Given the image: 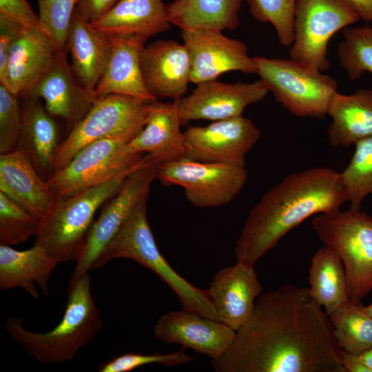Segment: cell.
I'll list each match as a JSON object with an SVG mask.
<instances>
[{"instance_id": "1", "label": "cell", "mask_w": 372, "mask_h": 372, "mask_svg": "<svg viewBox=\"0 0 372 372\" xmlns=\"http://www.w3.org/2000/svg\"><path fill=\"white\" fill-rule=\"evenodd\" d=\"M329 316L309 288L285 285L262 293L218 372H345Z\"/></svg>"}, {"instance_id": "2", "label": "cell", "mask_w": 372, "mask_h": 372, "mask_svg": "<svg viewBox=\"0 0 372 372\" xmlns=\"http://www.w3.org/2000/svg\"><path fill=\"white\" fill-rule=\"evenodd\" d=\"M348 201L340 174L324 167L289 174L251 208L235 246L236 262L254 267L289 231L309 217Z\"/></svg>"}, {"instance_id": "3", "label": "cell", "mask_w": 372, "mask_h": 372, "mask_svg": "<svg viewBox=\"0 0 372 372\" xmlns=\"http://www.w3.org/2000/svg\"><path fill=\"white\" fill-rule=\"evenodd\" d=\"M102 328L99 311L91 292L88 273L68 286L63 317L47 333L24 328L20 318L7 319L5 329L25 351L38 362L48 364L72 360L81 348L91 342Z\"/></svg>"}, {"instance_id": "4", "label": "cell", "mask_w": 372, "mask_h": 372, "mask_svg": "<svg viewBox=\"0 0 372 372\" xmlns=\"http://www.w3.org/2000/svg\"><path fill=\"white\" fill-rule=\"evenodd\" d=\"M147 201V198L135 207L91 270L101 268L116 258L134 260L154 272L170 287L182 309L218 320L208 290L190 284L176 273L160 252L148 223Z\"/></svg>"}, {"instance_id": "5", "label": "cell", "mask_w": 372, "mask_h": 372, "mask_svg": "<svg viewBox=\"0 0 372 372\" xmlns=\"http://www.w3.org/2000/svg\"><path fill=\"white\" fill-rule=\"evenodd\" d=\"M134 170L56 201L48 214L40 220L35 244L43 247L60 262H77L97 209L119 192Z\"/></svg>"}, {"instance_id": "6", "label": "cell", "mask_w": 372, "mask_h": 372, "mask_svg": "<svg viewBox=\"0 0 372 372\" xmlns=\"http://www.w3.org/2000/svg\"><path fill=\"white\" fill-rule=\"evenodd\" d=\"M312 227L323 245L341 259L350 300L360 302L372 290V216L340 209L318 214Z\"/></svg>"}, {"instance_id": "7", "label": "cell", "mask_w": 372, "mask_h": 372, "mask_svg": "<svg viewBox=\"0 0 372 372\" xmlns=\"http://www.w3.org/2000/svg\"><path fill=\"white\" fill-rule=\"evenodd\" d=\"M147 101L123 94L98 96L84 118L60 143L53 172L67 165L86 145L101 139L130 142L143 129L148 114Z\"/></svg>"}, {"instance_id": "8", "label": "cell", "mask_w": 372, "mask_h": 372, "mask_svg": "<svg viewBox=\"0 0 372 372\" xmlns=\"http://www.w3.org/2000/svg\"><path fill=\"white\" fill-rule=\"evenodd\" d=\"M257 74L276 101L292 114L323 119L338 83L316 68L291 59L254 56Z\"/></svg>"}, {"instance_id": "9", "label": "cell", "mask_w": 372, "mask_h": 372, "mask_svg": "<svg viewBox=\"0 0 372 372\" xmlns=\"http://www.w3.org/2000/svg\"><path fill=\"white\" fill-rule=\"evenodd\" d=\"M147 154L132 150L129 142L101 139L81 149L64 167L46 179L56 201L102 185L136 169Z\"/></svg>"}, {"instance_id": "10", "label": "cell", "mask_w": 372, "mask_h": 372, "mask_svg": "<svg viewBox=\"0 0 372 372\" xmlns=\"http://www.w3.org/2000/svg\"><path fill=\"white\" fill-rule=\"evenodd\" d=\"M164 185L183 188L187 200L200 208H215L232 201L248 178L245 164L205 163L185 157L158 165Z\"/></svg>"}, {"instance_id": "11", "label": "cell", "mask_w": 372, "mask_h": 372, "mask_svg": "<svg viewBox=\"0 0 372 372\" xmlns=\"http://www.w3.org/2000/svg\"><path fill=\"white\" fill-rule=\"evenodd\" d=\"M360 19L348 0H296L290 59L322 72L329 70V41L337 32Z\"/></svg>"}, {"instance_id": "12", "label": "cell", "mask_w": 372, "mask_h": 372, "mask_svg": "<svg viewBox=\"0 0 372 372\" xmlns=\"http://www.w3.org/2000/svg\"><path fill=\"white\" fill-rule=\"evenodd\" d=\"M158 165L147 154L144 161L129 174L119 192L105 205L88 231L69 285L74 284L91 270L102 251L135 207L148 198L151 185L157 178Z\"/></svg>"}, {"instance_id": "13", "label": "cell", "mask_w": 372, "mask_h": 372, "mask_svg": "<svg viewBox=\"0 0 372 372\" xmlns=\"http://www.w3.org/2000/svg\"><path fill=\"white\" fill-rule=\"evenodd\" d=\"M260 130L246 117L189 126L184 132V157L205 163L245 164V158L258 142Z\"/></svg>"}, {"instance_id": "14", "label": "cell", "mask_w": 372, "mask_h": 372, "mask_svg": "<svg viewBox=\"0 0 372 372\" xmlns=\"http://www.w3.org/2000/svg\"><path fill=\"white\" fill-rule=\"evenodd\" d=\"M180 34L191 57L192 83L216 80L230 71L257 74L254 57L249 56L242 41L229 38L222 31L205 28L182 30Z\"/></svg>"}, {"instance_id": "15", "label": "cell", "mask_w": 372, "mask_h": 372, "mask_svg": "<svg viewBox=\"0 0 372 372\" xmlns=\"http://www.w3.org/2000/svg\"><path fill=\"white\" fill-rule=\"evenodd\" d=\"M269 92L262 80L226 83L216 80L197 84L189 95L179 100L182 125L191 121H220L242 116L249 105L263 99Z\"/></svg>"}, {"instance_id": "16", "label": "cell", "mask_w": 372, "mask_h": 372, "mask_svg": "<svg viewBox=\"0 0 372 372\" xmlns=\"http://www.w3.org/2000/svg\"><path fill=\"white\" fill-rule=\"evenodd\" d=\"M154 333L163 342L192 349L211 360L227 351L236 335V331L225 324L183 309L161 316Z\"/></svg>"}, {"instance_id": "17", "label": "cell", "mask_w": 372, "mask_h": 372, "mask_svg": "<svg viewBox=\"0 0 372 372\" xmlns=\"http://www.w3.org/2000/svg\"><path fill=\"white\" fill-rule=\"evenodd\" d=\"M67 49L57 52L50 68L27 96L41 98L52 116L63 119L71 130L87 114L97 96L87 91L67 59Z\"/></svg>"}, {"instance_id": "18", "label": "cell", "mask_w": 372, "mask_h": 372, "mask_svg": "<svg viewBox=\"0 0 372 372\" xmlns=\"http://www.w3.org/2000/svg\"><path fill=\"white\" fill-rule=\"evenodd\" d=\"M140 64L145 85L157 100L183 97L192 73L189 52L184 43L157 40L143 48Z\"/></svg>"}, {"instance_id": "19", "label": "cell", "mask_w": 372, "mask_h": 372, "mask_svg": "<svg viewBox=\"0 0 372 372\" xmlns=\"http://www.w3.org/2000/svg\"><path fill=\"white\" fill-rule=\"evenodd\" d=\"M207 290L218 320L237 331L250 319L262 287L254 267L236 262L218 271Z\"/></svg>"}, {"instance_id": "20", "label": "cell", "mask_w": 372, "mask_h": 372, "mask_svg": "<svg viewBox=\"0 0 372 372\" xmlns=\"http://www.w3.org/2000/svg\"><path fill=\"white\" fill-rule=\"evenodd\" d=\"M57 51L40 28H27L14 44L0 83L16 96H27L50 68Z\"/></svg>"}, {"instance_id": "21", "label": "cell", "mask_w": 372, "mask_h": 372, "mask_svg": "<svg viewBox=\"0 0 372 372\" xmlns=\"http://www.w3.org/2000/svg\"><path fill=\"white\" fill-rule=\"evenodd\" d=\"M110 48L95 94H117L149 102L157 101L147 90L142 75L140 55L147 39L139 36H110Z\"/></svg>"}, {"instance_id": "22", "label": "cell", "mask_w": 372, "mask_h": 372, "mask_svg": "<svg viewBox=\"0 0 372 372\" xmlns=\"http://www.w3.org/2000/svg\"><path fill=\"white\" fill-rule=\"evenodd\" d=\"M179 100L149 103L143 129L129 142L132 150L148 154L158 165L184 157L185 136L180 130Z\"/></svg>"}, {"instance_id": "23", "label": "cell", "mask_w": 372, "mask_h": 372, "mask_svg": "<svg viewBox=\"0 0 372 372\" xmlns=\"http://www.w3.org/2000/svg\"><path fill=\"white\" fill-rule=\"evenodd\" d=\"M0 192L40 220L56 202L46 180L19 148L0 154Z\"/></svg>"}, {"instance_id": "24", "label": "cell", "mask_w": 372, "mask_h": 372, "mask_svg": "<svg viewBox=\"0 0 372 372\" xmlns=\"http://www.w3.org/2000/svg\"><path fill=\"white\" fill-rule=\"evenodd\" d=\"M60 260L38 244L24 251L0 245V289L21 288L32 298L49 292L50 276Z\"/></svg>"}, {"instance_id": "25", "label": "cell", "mask_w": 372, "mask_h": 372, "mask_svg": "<svg viewBox=\"0 0 372 372\" xmlns=\"http://www.w3.org/2000/svg\"><path fill=\"white\" fill-rule=\"evenodd\" d=\"M65 47L71 54V66L77 79L87 91L96 95L95 90L108 58L110 36L94 28L75 9Z\"/></svg>"}, {"instance_id": "26", "label": "cell", "mask_w": 372, "mask_h": 372, "mask_svg": "<svg viewBox=\"0 0 372 372\" xmlns=\"http://www.w3.org/2000/svg\"><path fill=\"white\" fill-rule=\"evenodd\" d=\"M109 36H139L148 39L171 28L163 0H118L91 23Z\"/></svg>"}, {"instance_id": "27", "label": "cell", "mask_w": 372, "mask_h": 372, "mask_svg": "<svg viewBox=\"0 0 372 372\" xmlns=\"http://www.w3.org/2000/svg\"><path fill=\"white\" fill-rule=\"evenodd\" d=\"M24 98L17 148L29 156L38 174L46 180L53 172V161L60 145L58 128L38 98Z\"/></svg>"}, {"instance_id": "28", "label": "cell", "mask_w": 372, "mask_h": 372, "mask_svg": "<svg viewBox=\"0 0 372 372\" xmlns=\"http://www.w3.org/2000/svg\"><path fill=\"white\" fill-rule=\"evenodd\" d=\"M332 121L327 134L332 147H349L372 136V90L360 89L351 94L335 92L327 108Z\"/></svg>"}, {"instance_id": "29", "label": "cell", "mask_w": 372, "mask_h": 372, "mask_svg": "<svg viewBox=\"0 0 372 372\" xmlns=\"http://www.w3.org/2000/svg\"><path fill=\"white\" fill-rule=\"evenodd\" d=\"M243 0H174L167 5L172 25L181 30L205 28L234 30L240 25Z\"/></svg>"}, {"instance_id": "30", "label": "cell", "mask_w": 372, "mask_h": 372, "mask_svg": "<svg viewBox=\"0 0 372 372\" xmlns=\"http://www.w3.org/2000/svg\"><path fill=\"white\" fill-rule=\"evenodd\" d=\"M309 292L328 316L350 300L343 263L331 249L323 247L311 259Z\"/></svg>"}, {"instance_id": "31", "label": "cell", "mask_w": 372, "mask_h": 372, "mask_svg": "<svg viewBox=\"0 0 372 372\" xmlns=\"http://www.w3.org/2000/svg\"><path fill=\"white\" fill-rule=\"evenodd\" d=\"M329 318L342 350L360 354L372 348V317L364 311L360 302L349 300Z\"/></svg>"}, {"instance_id": "32", "label": "cell", "mask_w": 372, "mask_h": 372, "mask_svg": "<svg viewBox=\"0 0 372 372\" xmlns=\"http://www.w3.org/2000/svg\"><path fill=\"white\" fill-rule=\"evenodd\" d=\"M354 145L351 159L340 174L350 209L359 210L364 199L372 194V136Z\"/></svg>"}, {"instance_id": "33", "label": "cell", "mask_w": 372, "mask_h": 372, "mask_svg": "<svg viewBox=\"0 0 372 372\" xmlns=\"http://www.w3.org/2000/svg\"><path fill=\"white\" fill-rule=\"evenodd\" d=\"M342 35L338 55L349 79L356 81L365 72L372 74V25L345 28Z\"/></svg>"}, {"instance_id": "34", "label": "cell", "mask_w": 372, "mask_h": 372, "mask_svg": "<svg viewBox=\"0 0 372 372\" xmlns=\"http://www.w3.org/2000/svg\"><path fill=\"white\" fill-rule=\"evenodd\" d=\"M40 219L0 192V245L23 243L38 231Z\"/></svg>"}, {"instance_id": "35", "label": "cell", "mask_w": 372, "mask_h": 372, "mask_svg": "<svg viewBox=\"0 0 372 372\" xmlns=\"http://www.w3.org/2000/svg\"><path fill=\"white\" fill-rule=\"evenodd\" d=\"M251 15L262 23H270L279 42L290 47L294 39L296 0H247Z\"/></svg>"}, {"instance_id": "36", "label": "cell", "mask_w": 372, "mask_h": 372, "mask_svg": "<svg viewBox=\"0 0 372 372\" xmlns=\"http://www.w3.org/2000/svg\"><path fill=\"white\" fill-rule=\"evenodd\" d=\"M79 0H38L41 28L57 52L66 49L68 28Z\"/></svg>"}, {"instance_id": "37", "label": "cell", "mask_w": 372, "mask_h": 372, "mask_svg": "<svg viewBox=\"0 0 372 372\" xmlns=\"http://www.w3.org/2000/svg\"><path fill=\"white\" fill-rule=\"evenodd\" d=\"M19 96L0 83V154L17 149L21 127Z\"/></svg>"}, {"instance_id": "38", "label": "cell", "mask_w": 372, "mask_h": 372, "mask_svg": "<svg viewBox=\"0 0 372 372\" xmlns=\"http://www.w3.org/2000/svg\"><path fill=\"white\" fill-rule=\"evenodd\" d=\"M194 358L186 354L184 349L169 353L143 354L127 353L114 358L98 369L100 372H128L147 364H159L165 366L187 364Z\"/></svg>"}, {"instance_id": "39", "label": "cell", "mask_w": 372, "mask_h": 372, "mask_svg": "<svg viewBox=\"0 0 372 372\" xmlns=\"http://www.w3.org/2000/svg\"><path fill=\"white\" fill-rule=\"evenodd\" d=\"M28 27L0 13V82L3 81L11 50Z\"/></svg>"}, {"instance_id": "40", "label": "cell", "mask_w": 372, "mask_h": 372, "mask_svg": "<svg viewBox=\"0 0 372 372\" xmlns=\"http://www.w3.org/2000/svg\"><path fill=\"white\" fill-rule=\"evenodd\" d=\"M0 13L14 18L28 28H40L39 16L26 0H0Z\"/></svg>"}, {"instance_id": "41", "label": "cell", "mask_w": 372, "mask_h": 372, "mask_svg": "<svg viewBox=\"0 0 372 372\" xmlns=\"http://www.w3.org/2000/svg\"><path fill=\"white\" fill-rule=\"evenodd\" d=\"M118 0H79L76 8L86 21L94 23L104 16Z\"/></svg>"}, {"instance_id": "42", "label": "cell", "mask_w": 372, "mask_h": 372, "mask_svg": "<svg viewBox=\"0 0 372 372\" xmlns=\"http://www.w3.org/2000/svg\"><path fill=\"white\" fill-rule=\"evenodd\" d=\"M341 362L345 372H369L359 354L342 350Z\"/></svg>"}, {"instance_id": "43", "label": "cell", "mask_w": 372, "mask_h": 372, "mask_svg": "<svg viewBox=\"0 0 372 372\" xmlns=\"http://www.w3.org/2000/svg\"><path fill=\"white\" fill-rule=\"evenodd\" d=\"M358 12L360 19L372 22V0H348Z\"/></svg>"}, {"instance_id": "44", "label": "cell", "mask_w": 372, "mask_h": 372, "mask_svg": "<svg viewBox=\"0 0 372 372\" xmlns=\"http://www.w3.org/2000/svg\"><path fill=\"white\" fill-rule=\"evenodd\" d=\"M359 355L369 372H372V348L362 351Z\"/></svg>"}, {"instance_id": "45", "label": "cell", "mask_w": 372, "mask_h": 372, "mask_svg": "<svg viewBox=\"0 0 372 372\" xmlns=\"http://www.w3.org/2000/svg\"><path fill=\"white\" fill-rule=\"evenodd\" d=\"M362 308L364 309V311L369 315L371 317H372V302L369 304V305H366V306H363L362 305Z\"/></svg>"}]
</instances>
